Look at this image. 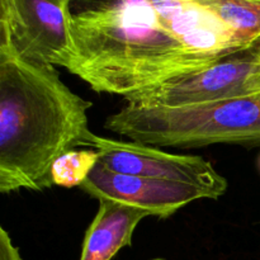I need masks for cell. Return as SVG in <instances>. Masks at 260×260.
I'll use <instances>...</instances> for the list:
<instances>
[{
    "mask_svg": "<svg viewBox=\"0 0 260 260\" xmlns=\"http://www.w3.org/2000/svg\"><path fill=\"white\" fill-rule=\"evenodd\" d=\"M104 127L156 147L260 146V93L180 108L126 103L106 119Z\"/></svg>",
    "mask_w": 260,
    "mask_h": 260,
    "instance_id": "3",
    "label": "cell"
},
{
    "mask_svg": "<svg viewBox=\"0 0 260 260\" xmlns=\"http://www.w3.org/2000/svg\"><path fill=\"white\" fill-rule=\"evenodd\" d=\"M149 216L142 208L101 200L98 212L85 233L80 260H112L121 249L131 246L137 225Z\"/></svg>",
    "mask_w": 260,
    "mask_h": 260,
    "instance_id": "8",
    "label": "cell"
},
{
    "mask_svg": "<svg viewBox=\"0 0 260 260\" xmlns=\"http://www.w3.org/2000/svg\"><path fill=\"white\" fill-rule=\"evenodd\" d=\"M260 93L258 46L222 58L193 73L127 96L126 103L145 107H180L215 103Z\"/></svg>",
    "mask_w": 260,
    "mask_h": 260,
    "instance_id": "4",
    "label": "cell"
},
{
    "mask_svg": "<svg viewBox=\"0 0 260 260\" xmlns=\"http://www.w3.org/2000/svg\"><path fill=\"white\" fill-rule=\"evenodd\" d=\"M99 160L95 150H73L63 154L52 168L53 185L80 187Z\"/></svg>",
    "mask_w": 260,
    "mask_h": 260,
    "instance_id": "10",
    "label": "cell"
},
{
    "mask_svg": "<svg viewBox=\"0 0 260 260\" xmlns=\"http://www.w3.org/2000/svg\"><path fill=\"white\" fill-rule=\"evenodd\" d=\"M0 260H23L20 251L13 244L9 233L0 228Z\"/></svg>",
    "mask_w": 260,
    "mask_h": 260,
    "instance_id": "11",
    "label": "cell"
},
{
    "mask_svg": "<svg viewBox=\"0 0 260 260\" xmlns=\"http://www.w3.org/2000/svg\"><path fill=\"white\" fill-rule=\"evenodd\" d=\"M70 30L68 71L95 93L127 98L215 63L173 37L149 0H113L71 13Z\"/></svg>",
    "mask_w": 260,
    "mask_h": 260,
    "instance_id": "2",
    "label": "cell"
},
{
    "mask_svg": "<svg viewBox=\"0 0 260 260\" xmlns=\"http://www.w3.org/2000/svg\"><path fill=\"white\" fill-rule=\"evenodd\" d=\"M86 147L95 150L98 162L112 172L192 185L205 192L208 200H218L228 190V180L200 155L173 154L151 145L94 134Z\"/></svg>",
    "mask_w": 260,
    "mask_h": 260,
    "instance_id": "6",
    "label": "cell"
},
{
    "mask_svg": "<svg viewBox=\"0 0 260 260\" xmlns=\"http://www.w3.org/2000/svg\"><path fill=\"white\" fill-rule=\"evenodd\" d=\"M71 0H0V42L30 62L61 66L73 58Z\"/></svg>",
    "mask_w": 260,
    "mask_h": 260,
    "instance_id": "5",
    "label": "cell"
},
{
    "mask_svg": "<svg viewBox=\"0 0 260 260\" xmlns=\"http://www.w3.org/2000/svg\"><path fill=\"white\" fill-rule=\"evenodd\" d=\"M248 48L260 43V0H193Z\"/></svg>",
    "mask_w": 260,
    "mask_h": 260,
    "instance_id": "9",
    "label": "cell"
},
{
    "mask_svg": "<svg viewBox=\"0 0 260 260\" xmlns=\"http://www.w3.org/2000/svg\"><path fill=\"white\" fill-rule=\"evenodd\" d=\"M79 188L98 201H118L159 218L170 217L189 203L207 198L205 192L192 185L121 174L101 162H96Z\"/></svg>",
    "mask_w": 260,
    "mask_h": 260,
    "instance_id": "7",
    "label": "cell"
},
{
    "mask_svg": "<svg viewBox=\"0 0 260 260\" xmlns=\"http://www.w3.org/2000/svg\"><path fill=\"white\" fill-rule=\"evenodd\" d=\"M258 52H259V55H260V43L258 45Z\"/></svg>",
    "mask_w": 260,
    "mask_h": 260,
    "instance_id": "12",
    "label": "cell"
},
{
    "mask_svg": "<svg viewBox=\"0 0 260 260\" xmlns=\"http://www.w3.org/2000/svg\"><path fill=\"white\" fill-rule=\"evenodd\" d=\"M91 107L55 66L30 62L0 42V193L52 187L57 159L93 136Z\"/></svg>",
    "mask_w": 260,
    "mask_h": 260,
    "instance_id": "1",
    "label": "cell"
}]
</instances>
